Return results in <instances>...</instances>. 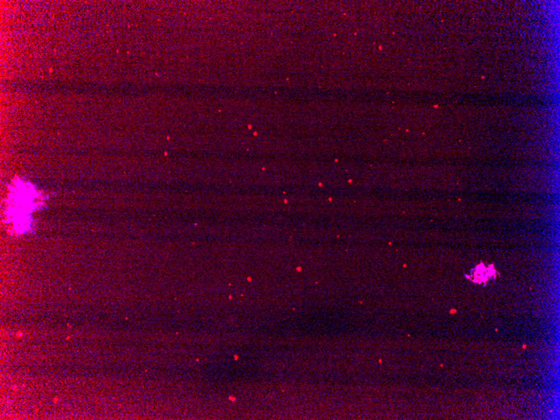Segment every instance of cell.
<instances>
[{
	"mask_svg": "<svg viewBox=\"0 0 560 420\" xmlns=\"http://www.w3.org/2000/svg\"><path fill=\"white\" fill-rule=\"evenodd\" d=\"M481 265H479L476 268H474L472 270V277L474 278V282L476 283H486L487 280L494 277L496 270L493 268H487L483 265V263H480ZM496 276V275H495Z\"/></svg>",
	"mask_w": 560,
	"mask_h": 420,
	"instance_id": "obj_1",
	"label": "cell"
}]
</instances>
